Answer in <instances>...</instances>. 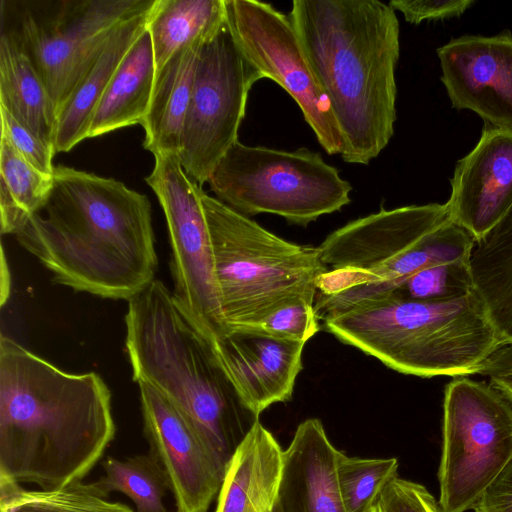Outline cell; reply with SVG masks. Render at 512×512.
Segmentation results:
<instances>
[{
    "instance_id": "17",
    "label": "cell",
    "mask_w": 512,
    "mask_h": 512,
    "mask_svg": "<svg viewBox=\"0 0 512 512\" xmlns=\"http://www.w3.org/2000/svg\"><path fill=\"white\" fill-rule=\"evenodd\" d=\"M305 344L251 327L229 332L213 352L244 405L259 417L272 404L291 400Z\"/></svg>"
},
{
    "instance_id": "13",
    "label": "cell",
    "mask_w": 512,
    "mask_h": 512,
    "mask_svg": "<svg viewBox=\"0 0 512 512\" xmlns=\"http://www.w3.org/2000/svg\"><path fill=\"white\" fill-rule=\"evenodd\" d=\"M225 8L228 29L244 57L295 100L324 151L341 155L339 126L289 15L256 0H225Z\"/></svg>"
},
{
    "instance_id": "34",
    "label": "cell",
    "mask_w": 512,
    "mask_h": 512,
    "mask_svg": "<svg viewBox=\"0 0 512 512\" xmlns=\"http://www.w3.org/2000/svg\"><path fill=\"white\" fill-rule=\"evenodd\" d=\"M388 4L401 12L407 22L417 25L423 20L459 17L474 0H392Z\"/></svg>"
},
{
    "instance_id": "7",
    "label": "cell",
    "mask_w": 512,
    "mask_h": 512,
    "mask_svg": "<svg viewBox=\"0 0 512 512\" xmlns=\"http://www.w3.org/2000/svg\"><path fill=\"white\" fill-rule=\"evenodd\" d=\"M201 199L227 334L286 306L315 303L327 272L317 247L286 241L204 191Z\"/></svg>"
},
{
    "instance_id": "22",
    "label": "cell",
    "mask_w": 512,
    "mask_h": 512,
    "mask_svg": "<svg viewBox=\"0 0 512 512\" xmlns=\"http://www.w3.org/2000/svg\"><path fill=\"white\" fill-rule=\"evenodd\" d=\"M202 48H188L177 53L156 78L149 108L141 124L145 131L143 146L154 157H179L181 153L183 130Z\"/></svg>"
},
{
    "instance_id": "2",
    "label": "cell",
    "mask_w": 512,
    "mask_h": 512,
    "mask_svg": "<svg viewBox=\"0 0 512 512\" xmlns=\"http://www.w3.org/2000/svg\"><path fill=\"white\" fill-rule=\"evenodd\" d=\"M47 204L14 235L75 291L130 300L155 278L148 197L112 178L58 165Z\"/></svg>"
},
{
    "instance_id": "32",
    "label": "cell",
    "mask_w": 512,
    "mask_h": 512,
    "mask_svg": "<svg viewBox=\"0 0 512 512\" xmlns=\"http://www.w3.org/2000/svg\"><path fill=\"white\" fill-rule=\"evenodd\" d=\"M257 327L279 338L306 343L319 332L320 320L314 304L300 302L276 311Z\"/></svg>"
},
{
    "instance_id": "16",
    "label": "cell",
    "mask_w": 512,
    "mask_h": 512,
    "mask_svg": "<svg viewBox=\"0 0 512 512\" xmlns=\"http://www.w3.org/2000/svg\"><path fill=\"white\" fill-rule=\"evenodd\" d=\"M450 182L449 220L482 239L512 207V129L486 124Z\"/></svg>"
},
{
    "instance_id": "33",
    "label": "cell",
    "mask_w": 512,
    "mask_h": 512,
    "mask_svg": "<svg viewBox=\"0 0 512 512\" xmlns=\"http://www.w3.org/2000/svg\"><path fill=\"white\" fill-rule=\"evenodd\" d=\"M1 134L38 170L53 175L54 151L30 130L21 125L7 110L0 107Z\"/></svg>"
},
{
    "instance_id": "24",
    "label": "cell",
    "mask_w": 512,
    "mask_h": 512,
    "mask_svg": "<svg viewBox=\"0 0 512 512\" xmlns=\"http://www.w3.org/2000/svg\"><path fill=\"white\" fill-rule=\"evenodd\" d=\"M225 0H157L148 25L156 78L188 48H202L226 26Z\"/></svg>"
},
{
    "instance_id": "5",
    "label": "cell",
    "mask_w": 512,
    "mask_h": 512,
    "mask_svg": "<svg viewBox=\"0 0 512 512\" xmlns=\"http://www.w3.org/2000/svg\"><path fill=\"white\" fill-rule=\"evenodd\" d=\"M322 322L340 342L399 373L424 378L479 374L507 345L475 289L448 300L386 292Z\"/></svg>"
},
{
    "instance_id": "36",
    "label": "cell",
    "mask_w": 512,
    "mask_h": 512,
    "mask_svg": "<svg viewBox=\"0 0 512 512\" xmlns=\"http://www.w3.org/2000/svg\"><path fill=\"white\" fill-rule=\"evenodd\" d=\"M479 374L487 376L490 384L512 404V344L504 345L495 352Z\"/></svg>"
},
{
    "instance_id": "14",
    "label": "cell",
    "mask_w": 512,
    "mask_h": 512,
    "mask_svg": "<svg viewBox=\"0 0 512 512\" xmlns=\"http://www.w3.org/2000/svg\"><path fill=\"white\" fill-rule=\"evenodd\" d=\"M145 437L164 468L178 512H207L225 470L178 409L156 388L137 381Z\"/></svg>"
},
{
    "instance_id": "3",
    "label": "cell",
    "mask_w": 512,
    "mask_h": 512,
    "mask_svg": "<svg viewBox=\"0 0 512 512\" xmlns=\"http://www.w3.org/2000/svg\"><path fill=\"white\" fill-rule=\"evenodd\" d=\"M289 18L341 135L346 163L369 164L396 121L395 11L377 0H294Z\"/></svg>"
},
{
    "instance_id": "18",
    "label": "cell",
    "mask_w": 512,
    "mask_h": 512,
    "mask_svg": "<svg viewBox=\"0 0 512 512\" xmlns=\"http://www.w3.org/2000/svg\"><path fill=\"white\" fill-rule=\"evenodd\" d=\"M338 452L319 419L302 422L284 451L271 512H346L337 484Z\"/></svg>"
},
{
    "instance_id": "11",
    "label": "cell",
    "mask_w": 512,
    "mask_h": 512,
    "mask_svg": "<svg viewBox=\"0 0 512 512\" xmlns=\"http://www.w3.org/2000/svg\"><path fill=\"white\" fill-rule=\"evenodd\" d=\"M162 206L171 245L173 300L194 329L214 347L227 334L214 277L202 187L185 172L178 156H157L145 178Z\"/></svg>"
},
{
    "instance_id": "1",
    "label": "cell",
    "mask_w": 512,
    "mask_h": 512,
    "mask_svg": "<svg viewBox=\"0 0 512 512\" xmlns=\"http://www.w3.org/2000/svg\"><path fill=\"white\" fill-rule=\"evenodd\" d=\"M111 392L0 339V481L57 490L82 481L114 439Z\"/></svg>"
},
{
    "instance_id": "12",
    "label": "cell",
    "mask_w": 512,
    "mask_h": 512,
    "mask_svg": "<svg viewBox=\"0 0 512 512\" xmlns=\"http://www.w3.org/2000/svg\"><path fill=\"white\" fill-rule=\"evenodd\" d=\"M263 78L241 53L227 24L202 48L179 155L185 172L199 186L238 141L248 93Z\"/></svg>"
},
{
    "instance_id": "30",
    "label": "cell",
    "mask_w": 512,
    "mask_h": 512,
    "mask_svg": "<svg viewBox=\"0 0 512 512\" xmlns=\"http://www.w3.org/2000/svg\"><path fill=\"white\" fill-rule=\"evenodd\" d=\"M473 290L469 261H458L423 269L389 292L417 300H448Z\"/></svg>"
},
{
    "instance_id": "20",
    "label": "cell",
    "mask_w": 512,
    "mask_h": 512,
    "mask_svg": "<svg viewBox=\"0 0 512 512\" xmlns=\"http://www.w3.org/2000/svg\"><path fill=\"white\" fill-rule=\"evenodd\" d=\"M157 0L146 11L116 28L62 107L57 121L55 153L68 152L88 138L94 111L121 61L147 30Z\"/></svg>"
},
{
    "instance_id": "27",
    "label": "cell",
    "mask_w": 512,
    "mask_h": 512,
    "mask_svg": "<svg viewBox=\"0 0 512 512\" xmlns=\"http://www.w3.org/2000/svg\"><path fill=\"white\" fill-rule=\"evenodd\" d=\"M0 512H133L107 500L95 482H74L57 490H28L18 483L0 481Z\"/></svg>"
},
{
    "instance_id": "31",
    "label": "cell",
    "mask_w": 512,
    "mask_h": 512,
    "mask_svg": "<svg viewBox=\"0 0 512 512\" xmlns=\"http://www.w3.org/2000/svg\"><path fill=\"white\" fill-rule=\"evenodd\" d=\"M372 512H445L421 484L394 477L379 494Z\"/></svg>"
},
{
    "instance_id": "23",
    "label": "cell",
    "mask_w": 512,
    "mask_h": 512,
    "mask_svg": "<svg viewBox=\"0 0 512 512\" xmlns=\"http://www.w3.org/2000/svg\"><path fill=\"white\" fill-rule=\"evenodd\" d=\"M0 107L55 153L54 104L28 55L5 31L0 38Z\"/></svg>"
},
{
    "instance_id": "25",
    "label": "cell",
    "mask_w": 512,
    "mask_h": 512,
    "mask_svg": "<svg viewBox=\"0 0 512 512\" xmlns=\"http://www.w3.org/2000/svg\"><path fill=\"white\" fill-rule=\"evenodd\" d=\"M473 286L506 344H512V207L469 260Z\"/></svg>"
},
{
    "instance_id": "6",
    "label": "cell",
    "mask_w": 512,
    "mask_h": 512,
    "mask_svg": "<svg viewBox=\"0 0 512 512\" xmlns=\"http://www.w3.org/2000/svg\"><path fill=\"white\" fill-rule=\"evenodd\" d=\"M474 238L449 220L446 204L409 205L353 220L317 246L327 272L314 308L322 322L389 292L419 271L469 261Z\"/></svg>"
},
{
    "instance_id": "9",
    "label": "cell",
    "mask_w": 512,
    "mask_h": 512,
    "mask_svg": "<svg viewBox=\"0 0 512 512\" xmlns=\"http://www.w3.org/2000/svg\"><path fill=\"white\" fill-rule=\"evenodd\" d=\"M512 460V404L490 383L456 377L444 391L438 470L445 512L474 508Z\"/></svg>"
},
{
    "instance_id": "29",
    "label": "cell",
    "mask_w": 512,
    "mask_h": 512,
    "mask_svg": "<svg viewBox=\"0 0 512 512\" xmlns=\"http://www.w3.org/2000/svg\"><path fill=\"white\" fill-rule=\"evenodd\" d=\"M398 461L337 456V484L346 512H372L385 486L396 476Z\"/></svg>"
},
{
    "instance_id": "8",
    "label": "cell",
    "mask_w": 512,
    "mask_h": 512,
    "mask_svg": "<svg viewBox=\"0 0 512 512\" xmlns=\"http://www.w3.org/2000/svg\"><path fill=\"white\" fill-rule=\"evenodd\" d=\"M207 183L216 198L245 216L270 213L306 227L350 203L352 187L319 152L284 151L236 141Z\"/></svg>"
},
{
    "instance_id": "26",
    "label": "cell",
    "mask_w": 512,
    "mask_h": 512,
    "mask_svg": "<svg viewBox=\"0 0 512 512\" xmlns=\"http://www.w3.org/2000/svg\"><path fill=\"white\" fill-rule=\"evenodd\" d=\"M53 189V175L38 170L1 134V234L15 235L47 204Z\"/></svg>"
},
{
    "instance_id": "19",
    "label": "cell",
    "mask_w": 512,
    "mask_h": 512,
    "mask_svg": "<svg viewBox=\"0 0 512 512\" xmlns=\"http://www.w3.org/2000/svg\"><path fill=\"white\" fill-rule=\"evenodd\" d=\"M283 461L279 443L257 420L226 468L215 512H271Z\"/></svg>"
},
{
    "instance_id": "4",
    "label": "cell",
    "mask_w": 512,
    "mask_h": 512,
    "mask_svg": "<svg viewBox=\"0 0 512 512\" xmlns=\"http://www.w3.org/2000/svg\"><path fill=\"white\" fill-rule=\"evenodd\" d=\"M125 327L133 380L162 393L226 472L259 417L244 405L212 347L157 279L128 301Z\"/></svg>"
},
{
    "instance_id": "15",
    "label": "cell",
    "mask_w": 512,
    "mask_h": 512,
    "mask_svg": "<svg viewBox=\"0 0 512 512\" xmlns=\"http://www.w3.org/2000/svg\"><path fill=\"white\" fill-rule=\"evenodd\" d=\"M441 81L456 110L512 129V33L464 35L437 48Z\"/></svg>"
},
{
    "instance_id": "10",
    "label": "cell",
    "mask_w": 512,
    "mask_h": 512,
    "mask_svg": "<svg viewBox=\"0 0 512 512\" xmlns=\"http://www.w3.org/2000/svg\"><path fill=\"white\" fill-rule=\"evenodd\" d=\"M155 1L27 2L23 3L25 8L20 11L16 31L6 32L30 58L58 117L113 31Z\"/></svg>"
},
{
    "instance_id": "35",
    "label": "cell",
    "mask_w": 512,
    "mask_h": 512,
    "mask_svg": "<svg viewBox=\"0 0 512 512\" xmlns=\"http://www.w3.org/2000/svg\"><path fill=\"white\" fill-rule=\"evenodd\" d=\"M474 512H512V460L485 490Z\"/></svg>"
},
{
    "instance_id": "21",
    "label": "cell",
    "mask_w": 512,
    "mask_h": 512,
    "mask_svg": "<svg viewBox=\"0 0 512 512\" xmlns=\"http://www.w3.org/2000/svg\"><path fill=\"white\" fill-rule=\"evenodd\" d=\"M156 81L154 53L147 30L127 52L92 116L88 138L142 124Z\"/></svg>"
},
{
    "instance_id": "28",
    "label": "cell",
    "mask_w": 512,
    "mask_h": 512,
    "mask_svg": "<svg viewBox=\"0 0 512 512\" xmlns=\"http://www.w3.org/2000/svg\"><path fill=\"white\" fill-rule=\"evenodd\" d=\"M103 469L105 475L95 483L107 497L111 492H120L134 502L136 512H168L163 499L171 490L169 479L151 452L123 459L107 458Z\"/></svg>"
}]
</instances>
